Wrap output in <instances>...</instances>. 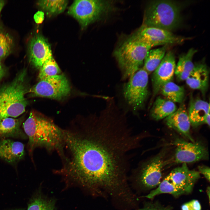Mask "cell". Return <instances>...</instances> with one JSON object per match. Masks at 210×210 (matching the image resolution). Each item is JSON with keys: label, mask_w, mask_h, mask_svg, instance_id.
<instances>
[{"label": "cell", "mask_w": 210, "mask_h": 210, "mask_svg": "<svg viewBox=\"0 0 210 210\" xmlns=\"http://www.w3.org/2000/svg\"><path fill=\"white\" fill-rule=\"evenodd\" d=\"M143 138L133 131L125 113L106 107L88 122L64 129L58 153L62 166L54 173L67 183L90 190L117 189Z\"/></svg>", "instance_id": "cell-1"}, {"label": "cell", "mask_w": 210, "mask_h": 210, "mask_svg": "<svg viewBox=\"0 0 210 210\" xmlns=\"http://www.w3.org/2000/svg\"><path fill=\"white\" fill-rule=\"evenodd\" d=\"M22 127L28 137V148L30 155L37 148H44L49 153H58L63 143L64 129L50 119L31 112L23 124Z\"/></svg>", "instance_id": "cell-2"}, {"label": "cell", "mask_w": 210, "mask_h": 210, "mask_svg": "<svg viewBox=\"0 0 210 210\" xmlns=\"http://www.w3.org/2000/svg\"><path fill=\"white\" fill-rule=\"evenodd\" d=\"M25 70L21 71L10 83L0 89V119L16 118L23 113L28 104V92Z\"/></svg>", "instance_id": "cell-3"}, {"label": "cell", "mask_w": 210, "mask_h": 210, "mask_svg": "<svg viewBox=\"0 0 210 210\" xmlns=\"http://www.w3.org/2000/svg\"><path fill=\"white\" fill-rule=\"evenodd\" d=\"M152 47L132 35L116 50L114 56L123 79L129 78L140 69Z\"/></svg>", "instance_id": "cell-4"}, {"label": "cell", "mask_w": 210, "mask_h": 210, "mask_svg": "<svg viewBox=\"0 0 210 210\" xmlns=\"http://www.w3.org/2000/svg\"><path fill=\"white\" fill-rule=\"evenodd\" d=\"M180 9L170 0H155L150 3L145 12L143 25L171 32L181 23Z\"/></svg>", "instance_id": "cell-5"}, {"label": "cell", "mask_w": 210, "mask_h": 210, "mask_svg": "<svg viewBox=\"0 0 210 210\" xmlns=\"http://www.w3.org/2000/svg\"><path fill=\"white\" fill-rule=\"evenodd\" d=\"M148 75L142 68H141L124 85V98L134 111L141 110L144 106L149 94Z\"/></svg>", "instance_id": "cell-6"}, {"label": "cell", "mask_w": 210, "mask_h": 210, "mask_svg": "<svg viewBox=\"0 0 210 210\" xmlns=\"http://www.w3.org/2000/svg\"><path fill=\"white\" fill-rule=\"evenodd\" d=\"M110 3L100 0H77L69 7L68 13L84 28L98 19L110 7Z\"/></svg>", "instance_id": "cell-7"}, {"label": "cell", "mask_w": 210, "mask_h": 210, "mask_svg": "<svg viewBox=\"0 0 210 210\" xmlns=\"http://www.w3.org/2000/svg\"><path fill=\"white\" fill-rule=\"evenodd\" d=\"M70 90L66 77L60 74L40 80L28 92L32 97L60 99L68 95Z\"/></svg>", "instance_id": "cell-8"}, {"label": "cell", "mask_w": 210, "mask_h": 210, "mask_svg": "<svg viewBox=\"0 0 210 210\" xmlns=\"http://www.w3.org/2000/svg\"><path fill=\"white\" fill-rule=\"evenodd\" d=\"M166 151H163L146 161L140 162L135 170L136 178L145 188H152L161 182L162 171L165 164Z\"/></svg>", "instance_id": "cell-9"}, {"label": "cell", "mask_w": 210, "mask_h": 210, "mask_svg": "<svg viewBox=\"0 0 210 210\" xmlns=\"http://www.w3.org/2000/svg\"><path fill=\"white\" fill-rule=\"evenodd\" d=\"M173 144L176 147L174 157L176 163L187 164L208 159V150L200 142H190L177 138Z\"/></svg>", "instance_id": "cell-10"}, {"label": "cell", "mask_w": 210, "mask_h": 210, "mask_svg": "<svg viewBox=\"0 0 210 210\" xmlns=\"http://www.w3.org/2000/svg\"><path fill=\"white\" fill-rule=\"evenodd\" d=\"M132 35L152 47L160 45L180 44L187 39L169 31L143 25Z\"/></svg>", "instance_id": "cell-11"}, {"label": "cell", "mask_w": 210, "mask_h": 210, "mask_svg": "<svg viewBox=\"0 0 210 210\" xmlns=\"http://www.w3.org/2000/svg\"><path fill=\"white\" fill-rule=\"evenodd\" d=\"M176 65L174 53L171 50L167 52L159 65L152 73L151 79L153 97L160 92L163 85L172 81Z\"/></svg>", "instance_id": "cell-12"}, {"label": "cell", "mask_w": 210, "mask_h": 210, "mask_svg": "<svg viewBox=\"0 0 210 210\" xmlns=\"http://www.w3.org/2000/svg\"><path fill=\"white\" fill-rule=\"evenodd\" d=\"M167 177L173 184L187 194L192 191L200 176L198 171L190 169L187 164L183 163L172 170Z\"/></svg>", "instance_id": "cell-13"}, {"label": "cell", "mask_w": 210, "mask_h": 210, "mask_svg": "<svg viewBox=\"0 0 210 210\" xmlns=\"http://www.w3.org/2000/svg\"><path fill=\"white\" fill-rule=\"evenodd\" d=\"M28 52L29 61L37 69H40L48 59L52 56L48 40L40 34L35 35L30 40Z\"/></svg>", "instance_id": "cell-14"}, {"label": "cell", "mask_w": 210, "mask_h": 210, "mask_svg": "<svg viewBox=\"0 0 210 210\" xmlns=\"http://www.w3.org/2000/svg\"><path fill=\"white\" fill-rule=\"evenodd\" d=\"M166 125L177 131L191 142H195L191 136L190 121L185 105L181 103L173 113L165 118Z\"/></svg>", "instance_id": "cell-15"}, {"label": "cell", "mask_w": 210, "mask_h": 210, "mask_svg": "<svg viewBox=\"0 0 210 210\" xmlns=\"http://www.w3.org/2000/svg\"><path fill=\"white\" fill-rule=\"evenodd\" d=\"M210 104L199 98L190 100L188 115L191 125L196 127L205 124L210 126Z\"/></svg>", "instance_id": "cell-16"}, {"label": "cell", "mask_w": 210, "mask_h": 210, "mask_svg": "<svg viewBox=\"0 0 210 210\" xmlns=\"http://www.w3.org/2000/svg\"><path fill=\"white\" fill-rule=\"evenodd\" d=\"M209 75V71L205 64H195L186 80V83L191 88L198 90L204 94L208 88Z\"/></svg>", "instance_id": "cell-17"}, {"label": "cell", "mask_w": 210, "mask_h": 210, "mask_svg": "<svg viewBox=\"0 0 210 210\" xmlns=\"http://www.w3.org/2000/svg\"><path fill=\"white\" fill-rule=\"evenodd\" d=\"M24 155V146L22 143L8 139L0 140V158L13 163L22 159Z\"/></svg>", "instance_id": "cell-18"}, {"label": "cell", "mask_w": 210, "mask_h": 210, "mask_svg": "<svg viewBox=\"0 0 210 210\" xmlns=\"http://www.w3.org/2000/svg\"><path fill=\"white\" fill-rule=\"evenodd\" d=\"M197 52L196 49L192 48L186 53L180 56L174 74L178 81L185 80L193 69L194 64L192 62V58Z\"/></svg>", "instance_id": "cell-19"}, {"label": "cell", "mask_w": 210, "mask_h": 210, "mask_svg": "<svg viewBox=\"0 0 210 210\" xmlns=\"http://www.w3.org/2000/svg\"><path fill=\"white\" fill-rule=\"evenodd\" d=\"M175 103L160 97H157L152 107L150 115L152 118L158 120L165 118L177 109Z\"/></svg>", "instance_id": "cell-20"}, {"label": "cell", "mask_w": 210, "mask_h": 210, "mask_svg": "<svg viewBox=\"0 0 210 210\" xmlns=\"http://www.w3.org/2000/svg\"><path fill=\"white\" fill-rule=\"evenodd\" d=\"M167 45L157 48L150 49L144 59L142 68L148 74L154 71L159 65L165 56L167 50Z\"/></svg>", "instance_id": "cell-21"}, {"label": "cell", "mask_w": 210, "mask_h": 210, "mask_svg": "<svg viewBox=\"0 0 210 210\" xmlns=\"http://www.w3.org/2000/svg\"><path fill=\"white\" fill-rule=\"evenodd\" d=\"M164 98L175 103H182L185 96L184 87L177 85L172 81L164 84L160 92Z\"/></svg>", "instance_id": "cell-22"}, {"label": "cell", "mask_w": 210, "mask_h": 210, "mask_svg": "<svg viewBox=\"0 0 210 210\" xmlns=\"http://www.w3.org/2000/svg\"><path fill=\"white\" fill-rule=\"evenodd\" d=\"M21 119L10 117L0 119V136L3 137H16L21 133Z\"/></svg>", "instance_id": "cell-23"}, {"label": "cell", "mask_w": 210, "mask_h": 210, "mask_svg": "<svg viewBox=\"0 0 210 210\" xmlns=\"http://www.w3.org/2000/svg\"><path fill=\"white\" fill-rule=\"evenodd\" d=\"M27 210H56L55 201L39 192L31 199Z\"/></svg>", "instance_id": "cell-24"}, {"label": "cell", "mask_w": 210, "mask_h": 210, "mask_svg": "<svg viewBox=\"0 0 210 210\" xmlns=\"http://www.w3.org/2000/svg\"><path fill=\"white\" fill-rule=\"evenodd\" d=\"M163 193L170 194L175 196L186 194L184 191L172 183L166 176L156 189L151 191L145 197L152 199L155 196Z\"/></svg>", "instance_id": "cell-25"}, {"label": "cell", "mask_w": 210, "mask_h": 210, "mask_svg": "<svg viewBox=\"0 0 210 210\" xmlns=\"http://www.w3.org/2000/svg\"><path fill=\"white\" fill-rule=\"evenodd\" d=\"M67 0H40L37 5L49 15H54L63 12L68 4Z\"/></svg>", "instance_id": "cell-26"}, {"label": "cell", "mask_w": 210, "mask_h": 210, "mask_svg": "<svg viewBox=\"0 0 210 210\" xmlns=\"http://www.w3.org/2000/svg\"><path fill=\"white\" fill-rule=\"evenodd\" d=\"M61 70L52 56L43 64L40 69L38 77L40 80L60 74Z\"/></svg>", "instance_id": "cell-27"}, {"label": "cell", "mask_w": 210, "mask_h": 210, "mask_svg": "<svg viewBox=\"0 0 210 210\" xmlns=\"http://www.w3.org/2000/svg\"><path fill=\"white\" fill-rule=\"evenodd\" d=\"M13 45L11 37L7 33L0 29V59L9 55Z\"/></svg>", "instance_id": "cell-28"}, {"label": "cell", "mask_w": 210, "mask_h": 210, "mask_svg": "<svg viewBox=\"0 0 210 210\" xmlns=\"http://www.w3.org/2000/svg\"><path fill=\"white\" fill-rule=\"evenodd\" d=\"M182 210H201V206L199 201L193 200L183 204Z\"/></svg>", "instance_id": "cell-29"}, {"label": "cell", "mask_w": 210, "mask_h": 210, "mask_svg": "<svg viewBox=\"0 0 210 210\" xmlns=\"http://www.w3.org/2000/svg\"><path fill=\"white\" fill-rule=\"evenodd\" d=\"M169 207H164L158 204H149L138 210H170Z\"/></svg>", "instance_id": "cell-30"}, {"label": "cell", "mask_w": 210, "mask_h": 210, "mask_svg": "<svg viewBox=\"0 0 210 210\" xmlns=\"http://www.w3.org/2000/svg\"><path fill=\"white\" fill-rule=\"evenodd\" d=\"M199 172L204 176L206 178L210 181V168L206 166H200L198 167Z\"/></svg>", "instance_id": "cell-31"}, {"label": "cell", "mask_w": 210, "mask_h": 210, "mask_svg": "<svg viewBox=\"0 0 210 210\" xmlns=\"http://www.w3.org/2000/svg\"><path fill=\"white\" fill-rule=\"evenodd\" d=\"M44 14L42 11L37 12L34 15V19L37 23H41L43 21L44 19Z\"/></svg>", "instance_id": "cell-32"}, {"label": "cell", "mask_w": 210, "mask_h": 210, "mask_svg": "<svg viewBox=\"0 0 210 210\" xmlns=\"http://www.w3.org/2000/svg\"><path fill=\"white\" fill-rule=\"evenodd\" d=\"M5 70L0 60V80L1 79L5 74Z\"/></svg>", "instance_id": "cell-33"}, {"label": "cell", "mask_w": 210, "mask_h": 210, "mask_svg": "<svg viewBox=\"0 0 210 210\" xmlns=\"http://www.w3.org/2000/svg\"><path fill=\"white\" fill-rule=\"evenodd\" d=\"M5 4V1L0 0V14Z\"/></svg>", "instance_id": "cell-34"}, {"label": "cell", "mask_w": 210, "mask_h": 210, "mask_svg": "<svg viewBox=\"0 0 210 210\" xmlns=\"http://www.w3.org/2000/svg\"><path fill=\"white\" fill-rule=\"evenodd\" d=\"M206 192L207 195L208 197V198L209 199V201L210 200V188L209 187H207L206 190Z\"/></svg>", "instance_id": "cell-35"}]
</instances>
